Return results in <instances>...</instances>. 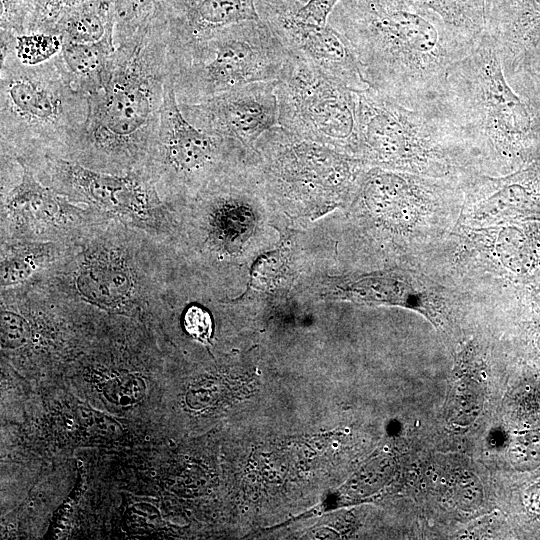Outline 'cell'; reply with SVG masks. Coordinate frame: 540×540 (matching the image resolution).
I'll use <instances>...</instances> for the list:
<instances>
[{"label": "cell", "instance_id": "obj_1", "mask_svg": "<svg viewBox=\"0 0 540 540\" xmlns=\"http://www.w3.org/2000/svg\"><path fill=\"white\" fill-rule=\"evenodd\" d=\"M330 15L368 86L413 110L433 105L450 67L478 41L409 0H339Z\"/></svg>", "mask_w": 540, "mask_h": 540}, {"label": "cell", "instance_id": "obj_2", "mask_svg": "<svg viewBox=\"0 0 540 540\" xmlns=\"http://www.w3.org/2000/svg\"><path fill=\"white\" fill-rule=\"evenodd\" d=\"M169 76L163 25L116 46L106 85L88 95V114L67 159L102 172H143L156 138Z\"/></svg>", "mask_w": 540, "mask_h": 540}, {"label": "cell", "instance_id": "obj_3", "mask_svg": "<svg viewBox=\"0 0 540 540\" xmlns=\"http://www.w3.org/2000/svg\"><path fill=\"white\" fill-rule=\"evenodd\" d=\"M427 112L454 129L479 171L511 173L540 157V110L513 89L486 30L450 67Z\"/></svg>", "mask_w": 540, "mask_h": 540}, {"label": "cell", "instance_id": "obj_4", "mask_svg": "<svg viewBox=\"0 0 540 540\" xmlns=\"http://www.w3.org/2000/svg\"><path fill=\"white\" fill-rule=\"evenodd\" d=\"M87 114L88 95L72 84L56 55L29 65L13 52L1 62V156L25 163L67 158Z\"/></svg>", "mask_w": 540, "mask_h": 540}, {"label": "cell", "instance_id": "obj_5", "mask_svg": "<svg viewBox=\"0 0 540 540\" xmlns=\"http://www.w3.org/2000/svg\"><path fill=\"white\" fill-rule=\"evenodd\" d=\"M355 97L359 159L366 165L456 180L479 173L469 149L440 117L370 87Z\"/></svg>", "mask_w": 540, "mask_h": 540}, {"label": "cell", "instance_id": "obj_6", "mask_svg": "<svg viewBox=\"0 0 540 540\" xmlns=\"http://www.w3.org/2000/svg\"><path fill=\"white\" fill-rule=\"evenodd\" d=\"M251 150L232 138L191 124L180 109L168 76L157 135L143 169L162 198L171 201L196 196L245 167Z\"/></svg>", "mask_w": 540, "mask_h": 540}, {"label": "cell", "instance_id": "obj_7", "mask_svg": "<svg viewBox=\"0 0 540 540\" xmlns=\"http://www.w3.org/2000/svg\"><path fill=\"white\" fill-rule=\"evenodd\" d=\"M289 56L260 20L229 26L169 66L179 103H198L250 83L276 81Z\"/></svg>", "mask_w": 540, "mask_h": 540}, {"label": "cell", "instance_id": "obj_8", "mask_svg": "<svg viewBox=\"0 0 540 540\" xmlns=\"http://www.w3.org/2000/svg\"><path fill=\"white\" fill-rule=\"evenodd\" d=\"M90 227L68 243L49 269L54 272L57 292L76 296L99 308L131 313L156 296L139 256L123 233L116 236V222Z\"/></svg>", "mask_w": 540, "mask_h": 540}, {"label": "cell", "instance_id": "obj_9", "mask_svg": "<svg viewBox=\"0 0 540 540\" xmlns=\"http://www.w3.org/2000/svg\"><path fill=\"white\" fill-rule=\"evenodd\" d=\"M25 164L44 185L74 203H83L104 221L156 236L168 226L167 206L143 172L107 173L52 155Z\"/></svg>", "mask_w": 540, "mask_h": 540}, {"label": "cell", "instance_id": "obj_10", "mask_svg": "<svg viewBox=\"0 0 540 540\" xmlns=\"http://www.w3.org/2000/svg\"><path fill=\"white\" fill-rule=\"evenodd\" d=\"M276 95L281 127L359 159L355 91L289 53Z\"/></svg>", "mask_w": 540, "mask_h": 540}, {"label": "cell", "instance_id": "obj_11", "mask_svg": "<svg viewBox=\"0 0 540 540\" xmlns=\"http://www.w3.org/2000/svg\"><path fill=\"white\" fill-rule=\"evenodd\" d=\"M16 161L21 166L18 181L2 202L5 242L67 243L91 226L106 222L89 207H80L44 185L25 163Z\"/></svg>", "mask_w": 540, "mask_h": 540}, {"label": "cell", "instance_id": "obj_12", "mask_svg": "<svg viewBox=\"0 0 540 540\" xmlns=\"http://www.w3.org/2000/svg\"><path fill=\"white\" fill-rule=\"evenodd\" d=\"M460 187L464 193L463 226L540 221V157L506 175L472 174L460 181Z\"/></svg>", "mask_w": 540, "mask_h": 540}, {"label": "cell", "instance_id": "obj_13", "mask_svg": "<svg viewBox=\"0 0 540 540\" xmlns=\"http://www.w3.org/2000/svg\"><path fill=\"white\" fill-rule=\"evenodd\" d=\"M194 126L232 138L253 149L258 139L279 125L276 81L255 82L198 103H179Z\"/></svg>", "mask_w": 540, "mask_h": 540}, {"label": "cell", "instance_id": "obj_14", "mask_svg": "<svg viewBox=\"0 0 540 540\" xmlns=\"http://www.w3.org/2000/svg\"><path fill=\"white\" fill-rule=\"evenodd\" d=\"M485 30L510 84L540 75V0H485Z\"/></svg>", "mask_w": 540, "mask_h": 540}, {"label": "cell", "instance_id": "obj_15", "mask_svg": "<svg viewBox=\"0 0 540 540\" xmlns=\"http://www.w3.org/2000/svg\"><path fill=\"white\" fill-rule=\"evenodd\" d=\"M260 20L254 0H164L168 67L221 30Z\"/></svg>", "mask_w": 540, "mask_h": 540}, {"label": "cell", "instance_id": "obj_16", "mask_svg": "<svg viewBox=\"0 0 540 540\" xmlns=\"http://www.w3.org/2000/svg\"><path fill=\"white\" fill-rule=\"evenodd\" d=\"M268 26L290 54L327 77L353 91L369 88L350 44L331 25H313L286 16L270 21Z\"/></svg>", "mask_w": 540, "mask_h": 540}, {"label": "cell", "instance_id": "obj_17", "mask_svg": "<svg viewBox=\"0 0 540 540\" xmlns=\"http://www.w3.org/2000/svg\"><path fill=\"white\" fill-rule=\"evenodd\" d=\"M355 296L401 305L433 321L448 309L446 292L415 272L397 271L366 277L354 284Z\"/></svg>", "mask_w": 540, "mask_h": 540}, {"label": "cell", "instance_id": "obj_18", "mask_svg": "<svg viewBox=\"0 0 540 540\" xmlns=\"http://www.w3.org/2000/svg\"><path fill=\"white\" fill-rule=\"evenodd\" d=\"M116 45L114 29L93 43H63L56 58L72 84L87 95L102 89L111 74Z\"/></svg>", "mask_w": 540, "mask_h": 540}, {"label": "cell", "instance_id": "obj_19", "mask_svg": "<svg viewBox=\"0 0 540 540\" xmlns=\"http://www.w3.org/2000/svg\"><path fill=\"white\" fill-rule=\"evenodd\" d=\"M68 242H2L1 288L21 286L48 270L64 254Z\"/></svg>", "mask_w": 540, "mask_h": 540}, {"label": "cell", "instance_id": "obj_20", "mask_svg": "<svg viewBox=\"0 0 540 540\" xmlns=\"http://www.w3.org/2000/svg\"><path fill=\"white\" fill-rule=\"evenodd\" d=\"M111 0H88L68 12L58 24L55 34L63 43H93L114 29Z\"/></svg>", "mask_w": 540, "mask_h": 540}, {"label": "cell", "instance_id": "obj_21", "mask_svg": "<svg viewBox=\"0 0 540 540\" xmlns=\"http://www.w3.org/2000/svg\"><path fill=\"white\" fill-rule=\"evenodd\" d=\"M436 13L448 26L478 40L485 30V0H409Z\"/></svg>", "mask_w": 540, "mask_h": 540}, {"label": "cell", "instance_id": "obj_22", "mask_svg": "<svg viewBox=\"0 0 540 540\" xmlns=\"http://www.w3.org/2000/svg\"><path fill=\"white\" fill-rule=\"evenodd\" d=\"M115 19L114 41H130L162 18L163 0H111Z\"/></svg>", "mask_w": 540, "mask_h": 540}, {"label": "cell", "instance_id": "obj_23", "mask_svg": "<svg viewBox=\"0 0 540 540\" xmlns=\"http://www.w3.org/2000/svg\"><path fill=\"white\" fill-rule=\"evenodd\" d=\"M38 1L1 0L0 62L14 52L17 37L28 32Z\"/></svg>", "mask_w": 540, "mask_h": 540}, {"label": "cell", "instance_id": "obj_24", "mask_svg": "<svg viewBox=\"0 0 540 540\" xmlns=\"http://www.w3.org/2000/svg\"><path fill=\"white\" fill-rule=\"evenodd\" d=\"M61 47L62 38L57 34L26 33L17 37L14 54L22 63L35 65L52 59Z\"/></svg>", "mask_w": 540, "mask_h": 540}, {"label": "cell", "instance_id": "obj_25", "mask_svg": "<svg viewBox=\"0 0 540 540\" xmlns=\"http://www.w3.org/2000/svg\"><path fill=\"white\" fill-rule=\"evenodd\" d=\"M88 0H39L27 33L55 34L63 17Z\"/></svg>", "mask_w": 540, "mask_h": 540}, {"label": "cell", "instance_id": "obj_26", "mask_svg": "<svg viewBox=\"0 0 540 540\" xmlns=\"http://www.w3.org/2000/svg\"><path fill=\"white\" fill-rule=\"evenodd\" d=\"M339 0H308L294 15L297 21L325 25Z\"/></svg>", "mask_w": 540, "mask_h": 540}, {"label": "cell", "instance_id": "obj_27", "mask_svg": "<svg viewBox=\"0 0 540 540\" xmlns=\"http://www.w3.org/2000/svg\"><path fill=\"white\" fill-rule=\"evenodd\" d=\"M187 332L201 342H207L212 334V321L209 313L198 306H191L184 316Z\"/></svg>", "mask_w": 540, "mask_h": 540}, {"label": "cell", "instance_id": "obj_28", "mask_svg": "<svg viewBox=\"0 0 540 540\" xmlns=\"http://www.w3.org/2000/svg\"><path fill=\"white\" fill-rule=\"evenodd\" d=\"M514 90L528 98L540 110V75L520 82Z\"/></svg>", "mask_w": 540, "mask_h": 540}, {"label": "cell", "instance_id": "obj_29", "mask_svg": "<svg viewBox=\"0 0 540 540\" xmlns=\"http://www.w3.org/2000/svg\"><path fill=\"white\" fill-rule=\"evenodd\" d=\"M534 488L535 490L531 493L530 505L536 513H540V486Z\"/></svg>", "mask_w": 540, "mask_h": 540}]
</instances>
